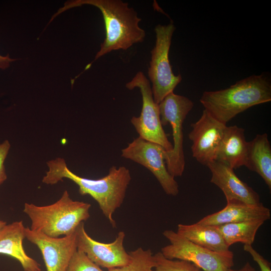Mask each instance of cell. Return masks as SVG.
I'll return each mask as SVG.
<instances>
[{
	"instance_id": "6da1fadb",
	"label": "cell",
	"mask_w": 271,
	"mask_h": 271,
	"mask_svg": "<svg viewBox=\"0 0 271 271\" xmlns=\"http://www.w3.org/2000/svg\"><path fill=\"white\" fill-rule=\"evenodd\" d=\"M48 170L42 179L47 185H54L66 178L78 186L81 195L90 196L98 204L102 213L113 228L116 223L113 214L122 204L131 178L125 167H111L108 174L98 179L80 177L72 172L63 158H57L47 162Z\"/></svg>"
},
{
	"instance_id": "7a4b0ae2",
	"label": "cell",
	"mask_w": 271,
	"mask_h": 271,
	"mask_svg": "<svg viewBox=\"0 0 271 271\" xmlns=\"http://www.w3.org/2000/svg\"><path fill=\"white\" fill-rule=\"evenodd\" d=\"M90 5L97 8L101 12L105 27L106 37L100 45L94 60L113 50H126L133 44L142 42L145 31L139 23L138 17L128 4L120 0H77L67 2L64 6L54 15L50 21L65 11L72 8Z\"/></svg>"
},
{
	"instance_id": "3957f363",
	"label": "cell",
	"mask_w": 271,
	"mask_h": 271,
	"mask_svg": "<svg viewBox=\"0 0 271 271\" xmlns=\"http://www.w3.org/2000/svg\"><path fill=\"white\" fill-rule=\"evenodd\" d=\"M270 100V79L264 73L251 75L224 89L205 91L200 99L204 109L225 124L248 108Z\"/></svg>"
},
{
	"instance_id": "277c9868",
	"label": "cell",
	"mask_w": 271,
	"mask_h": 271,
	"mask_svg": "<svg viewBox=\"0 0 271 271\" xmlns=\"http://www.w3.org/2000/svg\"><path fill=\"white\" fill-rule=\"evenodd\" d=\"M91 204L73 200L67 190L55 203L38 206L25 203L23 211L31 221L30 228L52 237L73 233L90 217Z\"/></svg>"
},
{
	"instance_id": "5b68a950",
	"label": "cell",
	"mask_w": 271,
	"mask_h": 271,
	"mask_svg": "<svg viewBox=\"0 0 271 271\" xmlns=\"http://www.w3.org/2000/svg\"><path fill=\"white\" fill-rule=\"evenodd\" d=\"M158 105L162 125L169 123L172 129L173 149L171 151L164 152L167 169L173 177H181L185 166L183 124L193 108L194 103L189 98L172 92Z\"/></svg>"
},
{
	"instance_id": "8992f818",
	"label": "cell",
	"mask_w": 271,
	"mask_h": 271,
	"mask_svg": "<svg viewBox=\"0 0 271 271\" xmlns=\"http://www.w3.org/2000/svg\"><path fill=\"white\" fill-rule=\"evenodd\" d=\"M173 23L158 25L155 28V45L151 50L148 76L154 101L159 104L182 80L180 74L175 75L170 64L169 53L172 38L175 30Z\"/></svg>"
},
{
	"instance_id": "52a82bcc",
	"label": "cell",
	"mask_w": 271,
	"mask_h": 271,
	"mask_svg": "<svg viewBox=\"0 0 271 271\" xmlns=\"http://www.w3.org/2000/svg\"><path fill=\"white\" fill-rule=\"evenodd\" d=\"M163 234L170 244L163 247L161 252L168 259L190 262L203 271H226L234 265V254L230 250L224 252L210 250L172 230H166Z\"/></svg>"
},
{
	"instance_id": "ba28073f",
	"label": "cell",
	"mask_w": 271,
	"mask_h": 271,
	"mask_svg": "<svg viewBox=\"0 0 271 271\" xmlns=\"http://www.w3.org/2000/svg\"><path fill=\"white\" fill-rule=\"evenodd\" d=\"M132 90L140 89L142 97V108L139 117L133 116L130 121L139 137L160 145L167 152L173 149L161 122L159 105L154 100L149 80L141 71L138 72L125 85Z\"/></svg>"
},
{
	"instance_id": "9c48e42d",
	"label": "cell",
	"mask_w": 271,
	"mask_h": 271,
	"mask_svg": "<svg viewBox=\"0 0 271 271\" xmlns=\"http://www.w3.org/2000/svg\"><path fill=\"white\" fill-rule=\"evenodd\" d=\"M163 147L140 137L134 139L121 150V156L148 169L156 178L164 192L175 196L179 186L175 178L167 170Z\"/></svg>"
},
{
	"instance_id": "30bf717a",
	"label": "cell",
	"mask_w": 271,
	"mask_h": 271,
	"mask_svg": "<svg viewBox=\"0 0 271 271\" xmlns=\"http://www.w3.org/2000/svg\"><path fill=\"white\" fill-rule=\"evenodd\" d=\"M77 249L86 255L98 266L107 269L121 267L128 263L130 260L123 242L125 234L119 231L114 240L110 243H103L91 238L86 232L84 222L75 230Z\"/></svg>"
},
{
	"instance_id": "8fae6325",
	"label": "cell",
	"mask_w": 271,
	"mask_h": 271,
	"mask_svg": "<svg viewBox=\"0 0 271 271\" xmlns=\"http://www.w3.org/2000/svg\"><path fill=\"white\" fill-rule=\"evenodd\" d=\"M191 126L192 130L188 137L192 142V156L199 163L207 166L215 160L227 126L205 109L200 118Z\"/></svg>"
},
{
	"instance_id": "7c38bea8",
	"label": "cell",
	"mask_w": 271,
	"mask_h": 271,
	"mask_svg": "<svg viewBox=\"0 0 271 271\" xmlns=\"http://www.w3.org/2000/svg\"><path fill=\"white\" fill-rule=\"evenodd\" d=\"M25 238L40 250L46 271H66L77 250L75 232L67 236L52 237L28 227L25 229Z\"/></svg>"
},
{
	"instance_id": "4fadbf2b",
	"label": "cell",
	"mask_w": 271,
	"mask_h": 271,
	"mask_svg": "<svg viewBox=\"0 0 271 271\" xmlns=\"http://www.w3.org/2000/svg\"><path fill=\"white\" fill-rule=\"evenodd\" d=\"M211 173L210 182L220 188L226 201H239L248 204H259L260 197L252 188L241 180L234 169L214 160L207 165Z\"/></svg>"
},
{
	"instance_id": "5bb4252c",
	"label": "cell",
	"mask_w": 271,
	"mask_h": 271,
	"mask_svg": "<svg viewBox=\"0 0 271 271\" xmlns=\"http://www.w3.org/2000/svg\"><path fill=\"white\" fill-rule=\"evenodd\" d=\"M270 218V210L261 203L248 204L239 201H227L222 210L207 215L197 223L204 225H219L251 220L266 221Z\"/></svg>"
},
{
	"instance_id": "9a60e30c",
	"label": "cell",
	"mask_w": 271,
	"mask_h": 271,
	"mask_svg": "<svg viewBox=\"0 0 271 271\" xmlns=\"http://www.w3.org/2000/svg\"><path fill=\"white\" fill-rule=\"evenodd\" d=\"M25 229L22 220L6 224L0 231V254L18 260L24 271H41V265L28 255L23 247Z\"/></svg>"
},
{
	"instance_id": "2e32d148",
	"label": "cell",
	"mask_w": 271,
	"mask_h": 271,
	"mask_svg": "<svg viewBox=\"0 0 271 271\" xmlns=\"http://www.w3.org/2000/svg\"><path fill=\"white\" fill-rule=\"evenodd\" d=\"M248 148L244 129L237 125L226 126L215 160L233 169L245 166Z\"/></svg>"
},
{
	"instance_id": "e0dca14e",
	"label": "cell",
	"mask_w": 271,
	"mask_h": 271,
	"mask_svg": "<svg viewBox=\"0 0 271 271\" xmlns=\"http://www.w3.org/2000/svg\"><path fill=\"white\" fill-rule=\"evenodd\" d=\"M257 173L269 189L271 188V146L267 133L258 134L248 142L245 166Z\"/></svg>"
},
{
	"instance_id": "ac0fdd59",
	"label": "cell",
	"mask_w": 271,
	"mask_h": 271,
	"mask_svg": "<svg viewBox=\"0 0 271 271\" xmlns=\"http://www.w3.org/2000/svg\"><path fill=\"white\" fill-rule=\"evenodd\" d=\"M176 232L192 242L210 250L216 252L229 250V247L215 226L197 223L179 224Z\"/></svg>"
},
{
	"instance_id": "d6986e66",
	"label": "cell",
	"mask_w": 271,
	"mask_h": 271,
	"mask_svg": "<svg viewBox=\"0 0 271 271\" xmlns=\"http://www.w3.org/2000/svg\"><path fill=\"white\" fill-rule=\"evenodd\" d=\"M264 222L261 219H255L213 226L230 247L237 242L252 245L257 230Z\"/></svg>"
},
{
	"instance_id": "ffe728a7",
	"label": "cell",
	"mask_w": 271,
	"mask_h": 271,
	"mask_svg": "<svg viewBox=\"0 0 271 271\" xmlns=\"http://www.w3.org/2000/svg\"><path fill=\"white\" fill-rule=\"evenodd\" d=\"M130 260L121 267L108 269L107 271H156L154 256L151 249L142 247L128 252Z\"/></svg>"
},
{
	"instance_id": "44dd1931",
	"label": "cell",
	"mask_w": 271,
	"mask_h": 271,
	"mask_svg": "<svg viewBox=\"0 0 271 271\" xmlns=\"http://www.w3.org/2000/svg\"><path fill=\"white\" fill-rule=\"evenodd\" d=\"M154 256L156 271H199L200 269L190 262L168 259L164 256L161 251Z\"/></svg>"
},
{
	"instance_id": "7402d4cb",
	"label": "cell",
	"mask_w": 271,
	"mask_h": 271,
	"mask_svg": "<svg viewBox=\"0 0 271 271\" xmlns=\"http://www.w3.org/2000/svg\"><path fill=\"white\" fill-rule=\"evenodd\" d=\"M66 271H104L84 252L76 250L72 255Z\"/></svg>"
},
{
	"instance_id": "603a6c76",
	"label": "cell",
	"mask_w": 271,
	"mask_h": 271,
	"mask_svg": "<svg viewBox=\"0 0 271 271\" xmlns=\"http://www.w3.org/2000/svg\"><path fill=\"white\" fill-rule=\"evenodd\" d=\"M10 148L11 144L8 140H5L0 144V186L7 179L4 163Z\"/></svg>"
},
{
	"instance_id": "cb8c5ba5",
	"label": "cell",
	"mask_w": 271,
	"mask_h": 271,
	"mask_svg": "<svg viewBox=\"0 0 271 271\" xmlns=\"http://www.w3.org/2000/svg\"><path fill=\"white\" fill-rule=\"evenodd\" d=\"M243 249L250 254L258 264L261 271H271L270 263L255 250L252 245L244 244Z\"/></svg>"
},
{
	"instance_id": "d4e9b609",
	"label": "cell",
	"mask_w": 271,
	"mask_h": 271,
	"mask_svg": "<svg viewBox=\"0 0 271 271\" xmlns=\"http://www.w3.org/2000/svg\"><path fill=\"white\" fill-rule=\"evenodd\" d=\"M17 60L16 59H12L9 57L8 54L6 56L0 55V68L4 70L10 66V63Z\"/></svg>"
},
{
	"instance_id": "484cf974",
	"label": "cell",
	"mask_w": 271,
	"mask_h": 271,
	"mask_svg": "<svg viewBox=\"0 0 271 271\" xmlns=\"http://www.w3.org/2000/svg\"><path fill=\"white\" fill-rule=\"evenodd\" d=\"M226 271H256L255 269L251 265L249 262H247L241 269L239 270H234L229 268Z\"/></svg>"
},
{
	"instance_id": "4316f807",
	"label": "cell",
	"mask_w": 271,
	"mask_h": 271,
	"mask_svg": "<svg viewBox=\"0 0 271 271\" xmlns=\"http://www.w3.org/2000/svg\"><path fill=\"white\" fill-rule=\"evenodd\" d=\"M7 224V222L4 220L0 219V231Z\"/></svg>"
},
{
	"instance_id": "83f0119b",
	"label": "cell",
	"mask_w": 271,
	"mask_h": 271,
	"mask_svg": "<svg viewBox=\"0 0 271 271\" xmlns=\"http://www.w3.org/2000/svg\"><path fill=\"white\" fill-rule=\"evenodd\" d=\"M199 271H203L201 269H199Z\"/></svg>"
},
{
	"instance_id": "f1b7e54d",
	"label": "cell",
	"mask_w": 271,
	"mask_h": 271,
	"mask_svg": "<svg viewBox=\"0 0 271 271\" xmlns=\"http://www.w3.org/2000/svg\"><path fill=\"white\" fill-rule=\"evenodd\" d=\"M41 271H42V270Z\"/></svg>"
}]
</instances>
